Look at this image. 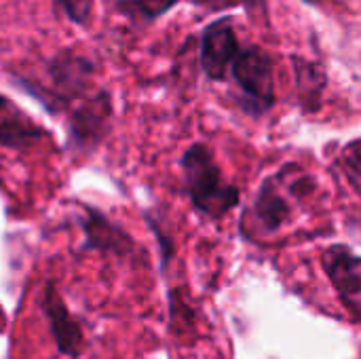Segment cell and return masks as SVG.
<instances>
[{
	"instance_id": "cell-16",
	"label": "cell",
	"mask_w": 361,
	"mask_h": 359,
	"mask_svg": "<svg viewBox=\"0 0 361 359\" xmlns=\"http://www.w3.org/2000/svg\"><path fill=\"white\" fill-rule=\"evenodd\" d=\"M192 4L205 8V11H226V8H233V6H239L241 0H192Z\"/></svg>"
},
{
	"instance_id": "cell-1",
	"label": "cell",
	"mask_w": 361,
	"mask_h": 359,
	"mask_svg": "<svg viewBox=\"0 0 361 359\" xmlns=\"http://www.w3.org/2000/svg\"><path fill=\"white\" fill-rule=\"evenodd\" d=\"M180 169L182 193L199 216L218 222L241 203L239 186L226 182L214 150L205 142H192L184 150Z\"/></svg>"
},
{
	"instance_id": "cell-4",
	"label": "cell",
	"mask_w": 361,
	"mask_h": 359,
	"mask_svg": "<svg viewBox=\"0 0 361 359\" xmlns=\"http://www.w3.org/2000/svg\"><path fill=\"white\" fill-rule=\"evenodd\" d=\"M114 106L108 89H95L66 112L68 148L74 154H91L102 146L112 127Z\"/></svg>"
},
{
	"instance_id": "cell-2",
	"label": "cell",
	"mask_w": 361,
	"mask_h": 359,
	"mask_svg": "<svg viewBox=\"0 0 361 359\" xmlns=\"http://www.w3.org/2000/svg\"><path fill=\"white\" fill-rule=\"evenodd\" d=\"M95 63L72 51L63 49L44 63V78L21 76L17 83L23 91L36 97L51 114H66L76 102L91 95Z\"/></svg>"
},
{
	"instance_id": "cell-15",
	"label": "cell",
	"mask_w": 361,
	"mask_h": 359,
	"mask_svg": "<svg viewBox=\"0 0 361 359\" xmlns=\"http://www.w3.org/2000/svg\"><path fill=\"white\" fill-rule=\"evenodd\" d=\"M55 13L63 15L68 21L76 25H89L91 19V4L93 0H51Z\"/></svg>"
},
{
	"instance_id": "cell-7",
	"label": "cell",
	"mask_w": 361,
	"mask_h": 359,
	"mask_svg": "<svg viewBox=\"0 0 361 359\" xmlns=\"http://www.w3.org/2000/svg\"><path fill=\"white\" fill-rule=\"evenodd\" d=\"M40 313L47 320L51 339L55 343V349L59 355L63 358H80L85 351V330L80 326V322L70 313L68 305L63 303L55 281H44L42 290H40Z\"/></svg>"
},
{
	"instance_id": "cell-11",
	"label": "cell",
	"mask_w": 361,
	"mask_h": 359,
	"mask_svg": "<svg viewBox=\"0 0 361 359\" xmlns=\"http://www.w3.org/2000/svg\"><path fill=\"white\" fill-rule=\"evenodd\" d=\"M294 70V87L296 99L305 112H317L324 102V91L328 87V74L322 63L311 61L307 57L294 55L292 57Z\"/></svg>"
},
{
	"instance_id": "cell-12",
	"label": "cell",
	"mask_w": 361,
	"mask_h": 359,
	"mask_svg": "<svg viewBox=\"0 0 361 359\" xmlns=\"http://www.w3.org/2000/svg\"><path fill=\"white\" fill-rule=\"evenodd\" d=\"M178 2L180 0H121L118 8H123V13L133 17L135 21L152 23L167 11H171Z\"/></svg>"
},
{
	"instance_id": "cell-6",
	"label": "cell",
	"mask_w": 361,
	"mask_h": 359,
	"mask_svg": "<svg viewBox=\"0 0 361 359\" xmlns=\"http://www.w3.org/2000/svg\"><path fill=\"white\" fill-rule=\"evenodd\" d=\"M76 222L82 231V252L114 256L118 260L144 256V248H140L135 237L125 231V226L110 220L102 209L87 203H78Z\"/></svg>"
},
{
	"instance_id": "cell-8",
	"label": "cell",
	"mask_w": 361,
	"mask_h": 359,
	"mask_svg": "<svg viewBox=\"0 0 361 359\" xmlns=\"http://www.w3.org/2000/svg\"><path fill=\"white\" fill-rule=\"evenodd\" d=\"M324 271L349 311L353 324H360L361 311V260L357 252L347 243H334L322 254Z\"/></svg>"
},
{
	"instance_id": "cell-10",
	"label": "cell",
	"mask_w": 361,
	"mask_h": 359,
	"mask_svg": "<svg viewBox=\"0 0 361 359\" xmlns=\"http://www.w3.org/2000/svg\"><path fill=\"white\" fill-rule=\"evenodd\" d=\"M44 140H49V131L27 112H23L13 99L0 95V146L25 152Z\"/></svg>"
},
{
	"instance_id": "cell-5",
	"label": "cell",
	"mask_w": 361,
	"mask_h": 359,
	"mask_svg": "<svg viewBox=\"0 0 361 359\" xmlns=\"http://www.w3.org/2000/svg\"><path fill=\"white\" fill-rule=\"evenodd\" d=\"M292 201L298 203L288 190L281 171L277 169L258 186L250 203V209L241 220V231H245V235H275L292 220Z\"/></svg>"
},
{
	"instance_id": "cell-13",
	"label": "cell",
	"mask_w": 361,
	"mask_h": 359,
	"mask_svg": "<svg viewBox=\"0 0 361 359\" xmlns=\"http://www.w3.org/2000/svg\"><path fill=\"white\" fill-rule=\"evenodd\" d=\"M144 220L148 222V229L152 231V235L157 237V243H159V254H161V269L165 271L167 264L171 262L173 254H176V241H173V235L169 231H165V220L161 218V212L154 209L152 214L150 212H144Z\"/></svg>"
},
{
	"instance_id": "cell-3",
	"label": "cell",
	"mask_w": 361,
	"mask_h": 359,
	"mask_svg": "<svg viewBox=\"0 0 361 359\" xmlns=\"http://www.w3.org/2000/svg\"><path fill=\"white\" fill-rule=\"evenodd\" d=\"M228 72L239 89V106L245 114L258 118L275 106V61L267 49L258 44L239 49Z\"/></svg>"
},
{
	"instance_id": "cell-9",
	"label": "cell",
	"mask_w": 361,
	"mask_h": 359,
	"mask_svg": "<svg viewBox=\"0 0 361 359\" xmlns=\"http://www.w3.org/2000/svg\"><path fill=\"white\" fill-rule=\"evenodd\" d=\"M239 40L233 28V21L228 17L212 21L203 34H201V47H199V61L203 74L212 83H224L228 68L239 53Z\"/></svg>"
},
{
	"instance_id": "cell-17",
	"label": "cell",
	"mask_w": 361,
	"mask_h": 359,
	"mask_svg": "<svg viewBox=\"0 0 361 359\" xmlns=\"http://www.w3.org/2000/svg\"><path fill=\"white\" fill-rule=\"evenodd\" d=\"M307 2H311V0H307Z\"/></svg>"
},
{
	"instance_id": "cell-14",
	"label": "cell",
	"mask_w": 361,
	"mask_h": 359,
	"mask_svg": "<svg viewBox=\"0 0 361 359\" xmlns=\"http://www.w3.org/2000/svg\"><path fill=\"white\" fill-rule=\"evenodd\" d=\"M341 165H343V174H345V180L351 184V190L355 195H360L361 190V140L355 138L351 140L343 154H341Z\"/></svg>"
}]
</instances>
